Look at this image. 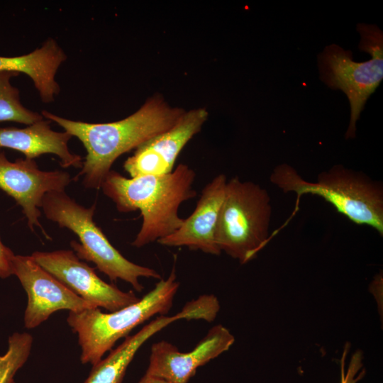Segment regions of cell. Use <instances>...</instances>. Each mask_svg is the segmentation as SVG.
Returning <instances> with one entry per match:
<instances>
[{
  "label": "cell",
  "instance_id": "16",
  "mask_svg": "<svg viewBox=\"0 0 383 383\" xmlns=\"http://www.w3.org/2000/svg\"><path fill=\"white\" fill-rule=\"evenodd\" d=\"M67 59L63 50L53 38L47 39L33 52L16 57L0 56V71L28 75L44 103L54 101L60 91L55 80L58 68Z\"/></svg>",
  "mask_w": 383,
  "mask_h": 383
},
{
  "label": "cell",
  "instance_id": "6",
  "mask_svg": "<svg viewBox=\"0 0 383 383\" xmlns=\"http://www.w3.org/2000/svg\"><path fill=\"white\" fill-rule=\"evenodd\" d=\"M271 216L265 189L238 177L227 180L215 233L218 248L241 264L249 262L269 240Z\"/></svg>",
  "mask_w": 383,
  "mask_h": 383
},
{
  "label": "cell",
  "instance_id": "8",
  "mask_svg": "<svg viewBox=\"0 0 383 383\" xmlns=\"http://www.w3.org/2000/svg\"><path fill=\"white\" fill-rule=\"evenodd\" d=\"M31 256L43 268L95 308L112 312L139 299L133 292H123L102 280L94 269L82 261L73 250L35 251Z\"/></svg>",
  "mask_w": 383,
  "mask_h": 383
},
{
  "label": "cell",
  "instance_id": "7",
  "mask_svg": "<svg viewBox=\"0 0 383 383\" xmlns=\"http://www.w3.org/2000/svg\"><path fill=\"white\" fill-rule=\"evenodd\" d=\"M359 49L370 53L372 59L356 62L353 53L336 44L326 46L318 55L320 79L332 89L347 96L350 106V119L345 138H354L356 123L365 103L383 79V33L376 25L358 23Z\"/></svg>",
  "mask_w": 383,
  "mask_h": 383
},
{
  "label": "cell",
  "instance_id": "17",
  "mask_svg": "<svg viewBox=\"0 0 383 383\" xmlns=\"http://www.w3.org/2000/svg\"><path fill=\"white\" fill-rule=\"evenodd\" d=\"M19 74L0 71V122L12 121L31 125L43 116L26 108L21 102L20 92L11 84V79Z\"/></svg>",
  "mask_w": 383,
  "mask_h": 383
},
{
  "label": "cell",
  "instance_id": "20",
  "mask_svg": "<svg viewBox=\"0 0 383 383\" xmlns=\"http://www.w3.org/2000/svg\"><path fill=\"white\" fill-rule=\"evenodd\" d=\"M14 255L12 250L4 245L0 238V278L6 279L13 274L12 260Z\"/></svg>",
  "mask_w": 383,
  "mask_h": 383
},
{
  "label": "cell",
  "instance_id": "14",
  "mask_svg": "<svg viewBox=\"0 0 383 383\" xmlns=\"http://www.w3.org/2000/svg\"><path fill=\"white\" fill-rule=\"evenodd\" d=\"M227 178L219 174L206 184L195 209L184 218L182 226L172 234L157 243L167 247H187L206 254L221 253L215 240V233L220 209L224 199Z\"/></svg>",
  "mask_w": 383,
  "mask_h": 383
},
{
  "label": "cell",
  "instance_id": "11",
  "mask_svg": "<svg viewBox=\"0 0 383 383\" xmlns=\"http://www.w3.org/2000/svg\"><path fill=\"white\" fill-rule=\"evenodd\" d=\"M208 116L204 108L185 111L173 126L138 147L124 162V170L131 177L172 172L179 153L201 130Z\"/></svg>",
  "mask_w": 383,
  "mask_h": 383
},
{
  "label": "cell",
  "instance_id": "19",
  "mask_svg": "<svg viewBox=\"0 0 383 383\" xmlns=\"http://www.w3.org/2000/svg\"><path fill=\"white\" fill-rule=\"evenodd\" d=\"M362 359L360 353L357 352L353 356L347 371H345L343 367H342L340 383H356L359 380L363 374L357 377H355V375L362 367Z\"/></svg>",
  "mask_w": 383,
  "mask_h": 383
},
{
  "label": "cell",
  "instance_id": "2",
  "mask_svg": "<svg viewBox=\"0 0 383 383\" xmlns=\"http://www.w3.org/2000/svg\"><path fill=\"white\" fill-rule=\"evenodd\" d=\"M195 177L194 170L185 164L166 174L131 178L111 170L101 189L118 211H140L142 226L131 243L140 248L172 234L182 226L184 218L179 216V208L195 197Z\"/></svg>",
  "mask_w": 383,
  "mask_h": 383
},
{
  "label": "cell",
  "instance_id": "4",
  "mask_svg": "<svg viewBox=\"0 0 383 383\" xmlns=\"http://www.w3.org/2000/svg\"><path fill=\"white\" fill-rule=\"evenodd\" d=\"M174 266L166 279H160L154 288L136 302L112 312L99 308L69 312L67 322L77 335L82 364L95 365L116 343L155 316H165L171 309L179 289Z\"/></svg>",
  "mask_w": 383,
  "mask_h": 383
},
{
  "label": "cell",
  "instance_id": "13",
  "mask_svg": "<svg viewBox=\"0 0 383 383\" xmlns=\"http://www.w3.org/2000/svg\"><path fill=\"white\" fill-rule=\"evenodd\" d=\"M210 314L207 302L201 297L188 301L182 309L170 316H158L136 333L128 335L109 354L92 365L84 383H123L126 370L138 350L152 336L181 319L206 321Z\"/></svg>",
  "mask_w": 383,
  "mask_h": 383
},
{
  "label": "cell",
  "instance_id": "9",
  "mask_svg": "<svg viewBox=\"0 0 383 383\" xmlns=\"http://www.w3.org/2000/svg\"><path fill=\"white\" fill-rule=\"evenodd\" d=\"M12 271L28 296L23 316L28 329L39 326L60 310L79 312L95 308L43 268L31 255H15Z\"/></svg>",
  "mask_w": 383,
  "mask_h": 383
},
{
  "label": "cell",
  "instance_id": "3",
  "mask_svg": "<svg viewBox=\"0 0 383 383\" xmlns=\"http://www.w3.org/2000/svg\"><path fill=\"white\" fill-rule=\"evenodd\" d=\"M270 182L283 192H294L298 197L318 196L350 221L370 226L383 235V187L364 173L336 165L309 182L284 163L273 170Z\"/></svg>",
  "mask_w": 383,
  "mask_h": 383
},
{
  "label": "cell",
  "instance_id": "12",
  "mask_svg": "<svg viewBox=\"0 0 383 383\" xmlns=\"http://www.w3.org/2000/svg\"><path fill=\"white\" fill-rule=\"evenodd\" d=\"M235 341L223 326L216 325L189 352H181L171 343L160 340L150 348L145 374L172 383H188L197 369L227 351Z\"/></svg>",
  "mask_w": 383,
  "mask_h": 383
},
{
  "label": "cell",
  "instance_id": "18",
  "mask_svg": "<svg viewBox=\"0 0 383 383\" xmlns=\"http://www.w3.org/2000/svg\"><path fill=\"white\" fill-rule=\"evenodd\" d=\"M33 343L28 333L15 332L8 339V348L0 355V383H15L17 372L26 364Z\"/></svg>",
  "mask_w": 383,
  "mask_h": 383
},
{
  "label": "cell",
  "instance_id": "15",
  "mask_svg": "<svg viewBox=\"0 0 383 383\" xmlns=\"http://www.w3.org/2000/svg\"><path fill=\"white\" fill-rule=\"evenodd\" d=\"M50 123V121L42 119L23 128H0V148L21 152L32 160L43 154H54L60 158L62 167L82 168V157L68 148L72 136L65 131L52 130Z\"/></svg>",
  "mask_w": 383,
  "mask_h": 383
},
{
  "label": "cell",
  "instance_id": "10",
  "mask_svg": "<svg viewBox=\"0 0 383 383\" xmlns=\"http://www.w3.org/2000/svg\"><path fill=\"white\" fill-rule=\"evenodd\" d=\"M71 181L67 172L43 171L32 159L11 162L0 151V189L21 206L30 229L39 228L47 238L50 237L39 221L43 199L48 192H64Z\"/></svg>",
  "mask_w": 383,
  "mask_h": 383
},
{
  "label": "cell",
  "instance_id": "21",
  "mask_svg": "<svg viewBox=\"0 0 383 383\" xmlns=\"http://www.w3.org/2000/svg\"><path fill=\"white\" fill-rule=\"evenodd\" d=\"M138 383H172L164 379L150 376L148 374H144L141 379L139 380Z\"/></svg>",
  "mask_w": 383,
  "mask_h": 383
},
{
  "label": "cell",
  "instance_id": "5",
  "mask_svg": "<svg viewBox=\"0 0 383 383\" xmlns=\"http://www.w3.org/2000/svg\"><path fill=\"white\" fill-rule=\"evenodd\" d=\"M41 208L48 220L70 229L79 238L80 243L74 240L70 243L77 256L93 262L111 281L121 279L140 292L143 286L140 278L162 279L156 270L130 261L111 245L94 221L96 204L87 208L65 191L50 192L44 196Z\"/></svg>",
  "mask_w": 383,
  "mask_h": 383
},
{
  "label": "cell",
  "instance_id": "1",
  "mask_svg": "<svg viewBox=\"0 0 383 383\" xmlns=\"http://www.w3.org/2000/svg\"><path fill=\"white\" fill-rule=\"evenodd\" d=\"M184 112L182 109L170 106L162 96L155 95L135 112L114 122L73 121L45 110L41 115L81 141L87 155L74 179L82 177L85 187L99 189L117 158L170 128Z\"/></svg>",
  "mask_w": 383,
  "mask_h": 383
}]
</instances>
